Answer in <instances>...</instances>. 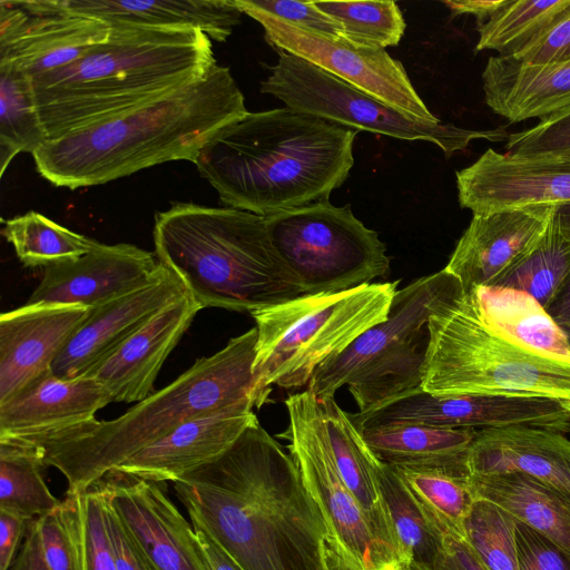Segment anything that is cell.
I'll return each instance as SVG.
<instances>
[{
    "label": "cell",
    "instance_id": "cell-52",
    "mask_svg": "<svg viewBox=\"0 0 570 570\" xmlns=\"http://www.w3.org/2000/svg\"><path fill=\"white\" fill-rule=\"evenodd\" d=\"M505 0H450L444 4L450 9L452 16L473 14L478 26L484 23L503 4Z\"/></svg>",
    "mask_w": 570,
    "mask_h": 570
},
{
    "label": "cell",
    "instance_id": "cell-5",
    "mask_svg": "<svg viewBox=\"0 0 570 570\" xmlns=\"http://www.w3.org/2000/svg\"><path fill=\"white\" fill-rule=\"evenodd\" d=\"M256 327L198 358L167 386L110 421H95L56 438L29 443L43 468L53 466L68 492H81L141 449L202 415L255 406L253 363ZM28 443V442H26Z\"/></svg>",
    "mask_w": 570,
    "mask_h": 570
},
{
    "label": "cell",
    "instance_id": "cell-36",
    "mask_svg": "<svg viewBox=\"0 0 570 570\" xmlns=\"http://www.w3.org/2000/svg\"><path fill=\"white\" fill-rule=\"evenodd\" d=\"M569 272L570 240L562 235L554 210L540 239L492 287L521 291L547 308Z\"/></svg>",
    "mask_w": 570,
    "mask_h": 570
},
{
    "label": "cell",
    "instance_id": "cell-8",
    "mask_svg": "<svg viewBox=\"0 0 570 570\" xmlns=\"http://www.w3.org/2000/svg\"><path fill=\"white\" fill-rule=\"evenodd\" d=\"M399 281L371 283L338 293L304 294L253 311L257 342L253 400L266 402L271 386L308 385L316 370L387 318Z\"/></svg>",
    "mask_w": 570,
    "mask_h": 570
},
{
    "label": "cell",
    "instance_id": "cell-40",
    "mask_svg": "<svg viewBox=\"0 0 570 570\" xmlns=\"http://www.w3.org/2000/svg\"><path fill=\"white\" fill-rule=\"evenodd\" d=\"M463 531L487 570H519L515 520L501 508L476 499L464 520Z\"/></svg>",
    "mask_w": 570,
    "mask_h": 570
},
{
    "label": "cell",
    "instance_id": "cell-13",
    "mask_svg": "<svg viewBox=\"0 0 570 570\" xmlns=\"http://www.w3.org/2000/svg\"><path fill=\"white\" fill-rule=\"evenodd\" d=\"M263 27L265 40L278 51L302 58L401 112L422 121H440L415 91L402 63L385 49L355 45L345 38L303 29L234 0Z\"/></svg>",
    "mask_w": 570,
    "mask_h": 570
},
{
    "label": "cell",
    "instance_id": "cell-21",
    "mask_svg": "<svg viewBox=\"0 0 570 570\" xmlns=\"http://www.w3.org/2000/svg\"><path fill=\"white\" fill-rule=\"evenodd\" d=\"M91 308L24 304L0 316V403L51 371L53 361Z\"/></svg>",
    "mask_w": 570,
    "mask_h": 570
},
{
    "label": "cell",
    "instance_id": "cell-57",
    "mask_svg": "<svg viewBox=\"0 0 570 570\" xmlns=\"http://www.w3.org/2000/svg\"><path fill=\"white\" fill-rule=\"evenodd\" d=\"M399 570H420V569H416L414 567H409V566H402Z\"/></svg>",
    "mask_w": 570,
    "mask_h": 570
},
{
    "label": "cell",
    "instance_id": "cell-10",
    "mask_svg": "<svg viewBox=\"0 0 570 570\" xmlns=\"http://www.w3.org/2000/svg\"><path fill=\"white\" fill-rule=\"evenodd\" d=\"M265 223L304 294L348 291L390 272L385 244L350 205L322 200L265 217Z\"/></svg>",
    "mask_w": 570,
    "mask_h": 570
},
{
    "label": "cell",
    "instance_id": "cell-14",
    "mask_svg": "<svg viewBox=\"0 0 570 570\" xmlns=\"http://www.w3.org/2000/svg\"><path fill=\"white\" fill-rule=\"evenodd\" d=\"M101 20L58 8L53 0L0 1V62L31 78L66 67L108 40Z\"/></svg>",
    "mask_w": 570,
    "mask_h": 570
},
{
    "label": "cell",
    "instance_id": "cell-46",
    "mask_svg": "<svg viewBox=\"0 0 570 570\" xmlns=\"http://www.w3.org/2000/svg\"><path fill=\"white\" fill-rule=\"evenodd\" d=\"M510 58L527 65L570 61V7L539 37Z\"/></svg>",
    "mask_w": 570,
    "mask_h": 570
},
{
    "label": "cell",
    "instance_id": "cell-39",
    "mask_svg": "<svg viewBox=\"0 0 570 570\" xmlns=\"http://www.w3.org/2000/svg\"><path fill=\"white\" fill-rule=\"evenodd\" d=\"M316 7L343 27L344 38L355 45L385 49L396 46L405 21L396 2L314 1Z\"/></svg>",
    "mask_w": 570,
    "mask_h": 570
},
{
    "label": "cell",
    "instance_id": "cell-32",
    "mask_svg": "<svg viewBox=\"0 0 570 570\" xmlns=\"http://www.w3.org/2000/svg\"><path fill=\"white\" fill-rule=\"evenodd\" d=\"M466 293H471L480 316L493 328L527 347L570 357L562 328L530 295L492 286H478Z\"/></svg>",
    "mask_w": 570,
    "mask_h": 570
},
{
    "label": "cell",
    "instance_id": "cell-45",
    "mask_svg": "<svg viewBox=\"0 0 570 570\" xmlns=\"http://www.w3.org/2000/svg\"><path fill=\"white\" fill-rule=\"evenodd\" d=\"M254 9L303 29L344 38L342 24L320 10L314 1L244 0Z\"/></svg>",
    "mask_w": 570,
    "mask_h": 570
},
{
    "label": "cell",
    "instance_id": "cell-12",
    "mask_svg": "<svg viewBox=\"0 0 570 570\" xmlns=\"http://www.w3.org/2000/svg\"><path fill=\"white\" fill-rule=\"evenodd\" d=\"M285 405L291 455L326 524L335 568L399 570L397 556L379 538L336 468L316 396L306 389L289 395Z\"/></svg>",
    "mask_w": 570,
    "mask_h": 570
},
{
    "label": "cell",
    "instance_id": "cell-41",
    "mask_svg": "<svg viewBox=\"0 0 570 570\" xmlns=\"http://www.w3.org/2000/svg\"><path fill=\"white\" fill-rule=\"evenodd\" d=\"M50 570H86L80 492H68L52 511L37 518Z\"/></svg>",
    "mask_w": 570,
    "mask_h": 570
},
{
    "label": "cell",
    "instance_id": "cell-20",
    "mask_svg": "<svg viewBox=\"0 0 570 570\" xmlns=\"http://www.w3.org/2000/svg\"><path fill=\"white\" fill-rule=\"evenodd\" d=\"M187 293L180 278L163 265L146 286L91 308L53 361L52 373L65 379L85 375L157 312Z\"/></svg>",
    "mask_w": 570,
    "mask_h": 570
},
{
    "label": "cell",
    "instance_id": "cell-25",
    "mask_svg": "<svg viewBox=\"0 0 570 570\" xmlns=\"http://www.w3.org/2000/svg\"><path fill=\"white\" fill-rule=\"evenodd\" d=\"M419 423L441 429H485L528 425L570 432V407L559 401L515 394L435 395L415 403Z\"/></svg>",
    "mask_w": 570,
    "mask_h": 570
},
{
    "label": "cell",
    "instance_id": "cell-29",
    "mask_svg": "<svg viewBox=\"0 0 570 570\" xmlns=\"http://www.w3.org/2000/svg\"><path fill=\"white\" fill-rule=\"evenodd\" d=\"M475 499L487 500L570 553V493L519 472L469 476Z\"/></svg>",
    "mask_w": 570,
    "mask_h": 570
},
{
    "label": "cell",
    "instance_id": "cell-54",
    "mask_svg": "<svg viewBox=\"0 0 570 570\" xmlns=\"http://www.w3.org/2000/svg\"><path fill=\"white\" fill-rule=\"evenodd\" d=\"M556 218L562 235L570 240V203L557 206Z\"/></svg>",
    "mask_w": 570,
    "mask_h": 570
},
{
    "label": "cell",
    "instance_id": "cell-26",
    "mask_svg": "<svg viewBox=\"0 0 570 570\" xmlns=\"http://www.w3.org/2000/svg\"><path fill=\"white\" fill-rule=\"evenodd\" d=\"M481 79L485 104L510 124L543 120L570 108V61L527 65L492 56Z\"/></svg>",
    "mask_w": 570,
    "mask_h": 570
},
{
    "label": "cell",
    "instance_id": "cell-56",
    "mask_svg": "<svg viewBox=\"0 0 570 570\" xmlns=\"http://www.w3.org/2000/svg\"><path fill=\"white\" fill-rule=\"evenodd\" d=\"M562 331L568 340L569 346H570V325L562 327Z\"/></svg>",
    "mask_w": 570,
    "mask_h": 570
},
{
    "label": "cell",
    "instance_id": "cell-4",
    "mask_svg": "<svg viewBox=\"0 0 570 570\" xmlns=\"http://www.w3.org/2000/svg\"><path fill=\"white\" fill-rule=\"evenodd\" d=\"M110 27L108 40L75 62L31 78L48 140L189 85L217 65L203 31Z\"/></svg>",
    "mask_w": 570,
    "mask_h": 570
},
{
    "label": "cell",
    "instance_id": "cell-33",
    "mask_svg": "<svg viewBox=\"0 0 570 570\" xmlns=\"http://www.w3.org/2000/svg\"><path fill=\"white\" fill-rule=\"evenodd\" d=\"M47 140L31 77L12 63L0 62L1 176L18 154H33Z\"/></svg>",
    "mask_w": 570,
    "mask_h": 570
},
{
    "label": "cell",
    "instance_id": "cell-19",
    "mask_svg": "<svg viewBox=\"0 0 570 570\" xmlns=\"http://www.w3.org/2000/svg\"><path fill=\"white\" fill-rule=\"evenodd\" d=\"M111 401L89 376L59 377L52 371L0 403V441L37 443L94 423Z\"/></svg>",
    "mask_w": 570,
    "mask_h": 570
},
{
    "label": "cell",
    "instance_id": "cell-43",
    "mask_svg": "<svg viewBox=\"0 0 570 570\" xmlns=\"http://www.w3.org/2000/svg\"><path fill=\"white\" fill-rule=\"evenodd\" d=\"M86 570H118L105 517V497L98 483L81 491Z\"/></svg>",
    "mask_w": 570,
    "mask_h": 570
},
{
    "label": "cell",
    "instance_id": "cell-6",
    "mask_svg": "<svg viewBox=\"0 0 570 570\" xmlns=\"http://www.w3.org/2000/svg\"><path fill=\"white\" fill-rule=\"evenodd\" d=\"M153 235L158 262L180 278L202 309L252 313L304 295L263 216L175 203L155 215Z\"/></svg>",
    "mask_w": 570,
    "mask_h": 570
},
{
    "label": "cell",
    "instance_id": "cell-23",
    "mask_svg": "<svg viewBox=\"0 0 570 570\" xmlns=\"http://www.w3.org/2000/svg\"><path fill=\"white\" fill-rule=\"evenodd\" d=\"M240 406L187 421L112 470L154 482H175L225 452L257 416Z\"/></svg>",
    "mask_w": 570,
    "mask_h": 570
},
{
    "label": "cell",
    "instance_id": "cell-44",
    "mask_svg": "<svg viewBox=\"0 0 570 570\" xmlns=\"http://www.w3.org/2000/svg\"><path fill=\"white\" fill-rule=\"evenodd\" d=\"M519 570H570V553L546 535L515 520Z\"/></svg>",
    "mask_w": 570,
    "mask_h": 570
},
{
    "label": "cell",
    "instance_id": "cell-11",
    "mask_svg": "<svg viewBox=\"0 0 570 570\" xmlns=\"http://www.w3.org/2000/svg\"><path fill=\"white\" fill-rule=\"evenodd\" d=\"M261 91L281 100L285 107L309 114L340 126L414 141L435 144L445 156L464 150L472 140H507L505 127L474 130L452 124L414 119L315 65L278 51Z\"/></svg>",
    "mask_w": 570,
    "mask_h": 570
},
{
    "label": "cell",
    "instance_id": "cell-22",
    "mask_svg": "<svg viewBox=\"0 0 570 570\" xmlns=\"http://www.w3.org/2000/svg\"><path fill=\"white\" fill-rule=\"evenodd\" d=\"M200 309L189 293L175 299L82 376L100 383L112 402L145 400L155 392L164 362Z\"/></svg>",
    "mask_w": 570,
    "mask_h": 570
},
{
    "label": "cell",
    "instance_id": "cell-30",
    "mask_svg": "<svg viewBox=\"0 0 570 570\" xmlns=\"http://www.w3.org/2000/svg\"><path fill=\"white\" fill-rule=\"evenodd\" d=\"M318 404L327 442L342 479L368 517L379 538L401 562L380 490L376 473L379 460L366 446L350 414L338 406L334 397L318 400Z\"/></svg>",
    "mask_w": 570,
    "mask_h": 570
},
{
    "label": "cell",
    "instance_id": "cell-7",
    "mask_svg": "<svg viewBox=\"0 0 570 570\" xmlns=\"http://www.w3.org/2000/svg\"><path fill=\"white\" fill-rule=\"evenodd\" d=\"M429 328L425 392L530 395L570 407V357L527 347L493 328L461 283L434 306Z\"/></svg>",
    "mask_w": 570,
    "mask_h": 570
},
{
    "label": "cell",
    "instance_id": "cell-17",
    "mask_svg": "<svg viewBox=\"0 0 570 570\" xmlns=\"http://www.w3.org/2000/svg\"><path fill=\"white\" fill-rule=\"evenodd\" d=\"M455 176L459 204L473 214L570 203V164L554 159H523L488 148Z\"/></svg>",
    "mask_w": 570,
    "mask_h": 570
},
{
    "label": "cell",
    "instance_id": "cell-15",
    "mask_svg": "<svg viewBox=\"0 0 570 570\" xmlns=\"http://www.w3.org/2000/svg\"><path fill=\"white\" fill-rule=\"evenodd\" d=\"M98 483L157 570H208L191 523L158 482L111 470Z\"/></svg>",
    "mask_w": 570,
    "mask_h": 570
},
{
    "label": "cell",
    "instance_id": "cell-42",
    "mask_svg": "<svg viewBox=\"0 0 570 570\" xmlns=\"http://www.w3.org/2000/svg\"><path fill=\"white\" fill-rule=\"evenodd\" d=\"M505 150L523 159L570 155V108L540 120L534 127L509 134Z\"/></svg>",
    "mask_w": 570,
    "mask_h": 570
},
{
    "label": "cell",
    "instance_id": "cell-24",
    "mask_svg": "<svg viewBox=\"0 0 570 570\" xmlns=\"http://www.w3.org/2000/svg\"><path fill=\"white\" fill-rule=\"evenodd\" d=\"M470 475L519 472L570 493V440L528 425L475 430L468 452Z\"/></svg>",
    "mask_w": 570,
    "mask_h": 570
},
{
    "label": "cell",
    "instance_id": "cell-58",
    "mask_svg": "<svg viewBox=\"0 0 570 570\" xmlns=\"http://www.w3.org/2000/svg\"><path fill=\"white\" fill-rule=\"evenodd\" d=\"M335 570H341V569H336V568H335Z\"/></svg>",
    "mask_w": 570,
    "mask_h": 570
},
{
    "label": "cell",
    "instance_id": "cell-47",
    "mask_svg": "<svg viewBox=\"0 0 570 570\" xmlns=\"http://www.w3.org/2000/svg\"><path fill=\"white\" fill-rule=\"evenodd\" d=\"M98 483V482H97ZM99 484V483H98ZM101 488V487H100ZM102 490V489H101ZM104 492V491H102ZM105 497V494H104ZM105 517L118 570H157L126 523L105 497Z\"/></svg>",
    "mask_w": 570,
    "mask_h": 570
},
{
    "label": "cell",
    "instance_id": "cell-9",
    "mask_svg": "<svg viewBox=\"0 0 570 570\" xmlns=\"http://www.w3.org/2000/svg\"><path fill=\"white\" fill-rule=\"evenodd\" d=\"M459 285L443 268L397 289L387 318L321 365L307 390L324 400L346 385L363 413L422 389L430 314Z\"/></svg>",
    "mask_w": 570,
    "mask_h": 570
},
{
    "label": "cell",
    "instance_id": "cell-48",
    "mask_svg": "<svg viewBox=\"0 0 570 570\" xmlns=\"http://www.w3.org/2000/svg\"><path fill=\"white\" fill-rule=\"evenodd\" d=\"M30 520L0 510V570H9Z\"/></svg>",
    "mask_w": 570,
    "mask_h": 570
},
{
    "label": "cell",
    "instance_id": "cell-35",
    "mask_svg": "<svg viewBox=\"0 0 570 570\" xmlns=\"http://www.w3.org/2000/svg\"><path fill=\"white\" fill-rule=\"evenodd\" d=\"M33 445L11 440L0 441V510L26 520L39 518L61 501L48 489Z\"/></svg>",
    "mask_w": 570,
    "mask_h": 570
},
{
    "label": "cell",
    "instance_id": "cell-1",
    "mask_svg": "<svg viewBox=\"0 0 570 570\" xmlns=\"http://www.w3.org/2000/svg\"><path fill=\"white\" fill-rule=\"evenodd\" d=\"M173 483L190 522L244 570H334L322 513L292 455L258 419L225 452Z\"/></svg>",
    "mask_w": 570,
    "mask_h": 570
},
{
    "label": "cell",
    "instance_id": "cell-37",
    "mask_svg": "<svg viewBox=\"0 0 570 570\" xmlns=\"http://www.w3.org/2000/svg\"><path fill=\"white\" fill-rule=\"evenodd\" d=\"M569 7L570 0H505L491 18L478 26L475 51L493 50L501 57H514Z\"/></svg>",
    "mask_w": 570,
    "mask_h": 570
},
{
    "label": "cell",
    "instance_id": "cell-34",
    "mask_svg": "<svg viewBox=\"0 0 570 570\" xmlns=\"http://www.w3.org/2000/svg\"><path fill=\"white\" fill-rule=\"evenodd\" d=\"M2 235L27 267L47 268L75 261L99 244L32 210L3 220Z\"/></svg>",
    "mask_w": 570,
    "mask_h": 570
},
{
    "label": "cell",
    "instance_id": "cell-55",
    "mask_svg": "<svg viewBox=\"0 0 570 570\" xmlns=\"http://www.w3.org/2000/svg\"><path fill=\"white\" fill-rule=\"evenodd\" d=\"M542 159H554L563 163L570 164V155L559 156V157H552V158H542Z\"/></svg>",
    "mask_w": 570,
    "mask_h": 570
},
{
    "label": "cell",
    "instance_id": "cell-31",
    "mask_svg": "<svg viewBox=\"0 0 570 570\" xmlns=\"http://www.w3.org/2000/svg\"><path fill=\"white\" fill-rule=\"evenodd\" d=\"M376 473L402 566L436 570L448 531L422 505L393 466L379 460Z\"/></svg>",
    "mask_w": 570,
    "mask_h": 570
},
{
    "label": "cell",
    "instance_id": "cell-38",
    "mask_svg": "<svg viewBox=\"0 0 570 570\" xmlns=\"http://www.w3.org/2000/svg\"><path fill=\"white\" fill-rule=\"evenodd\" d=\"M422 505L448 532L464 537L463 523L476 500L470 474L393 466Z\"/></svg>",
    "mask_w": 570,
    "mask_h": 570
},
{
    "label": "cell",
    "instance_id": "cell-27",
    "mask_svg": "<svg viewBox=\"0 0 570 570\" xmlns=\"http://www.w3.org/2000/svg\"><path fill=\"white\" fill-rule=\"evenodd\" d=\"M68 12L101 20L159 29H195L225 41L239 24L242 11L234 0H53Z\"/></svg>",
    "mask_w": 570,
    "mask_h": 570
},
{
    "label": "cell",
    "instance_id": "cell-2",
    "mask_svg": "<svg viewBox=\"0 0 570 570\" xmlns=\"http://www.w3.org/2000/svg\"><path fill=\"white\" fill-rule=\"evenodd\" d=\"M356 130L287 107L247 112L194 161L226 205L268 217L328 200L354 165Z\"/></svg>",
    "mask_w": 570,
    "mask_h": 570
},
{
    "label": "cell",
    "instance_id": "cell-53",
    "mask_svg": "<svg viewBox=\"0 0 570 570\" xmlns=\"http://www.w3.org/2000/svg\"><path fill=\"white\" fill-rule=\"evenodd\" d=\"M546 311L561 328L570 325V272Z\"/></svg>",
    "mask_w": 570,
    "mask_h": 570
},
{
    "label": "cell",
    "instance_id": "cell-16",
    "mask_svg": "<svg viewBox=\"0 0 570 570\" xmlns=\"http://www.w3.org/2000/svg\"><path fill=\"white\" fill-rule=\"evenodd\" d=\"M161 267L156 254L136 245L99 243L75 261L45 268L27 304L95 308L146 286Z\"/></svg>",
    "mask_w": 570,
    "mask_h": 570
},
{
    "label": "cell",
    "instance_id": "cell-51",
    "mask_svg": "<svg viewBox=\"0 0 570 570\" xmlns=\"http://www.w3.org/2000/svg\"><path fill=\"white\" fill-rule=\"evenodd\" d=\"M190 523L208 570H244L205 529Z\"/></svg>",
    "mask_w": 570,
    "mask_h": 570
},
{
    "label": "cell",
    "instance_id": "cell-28",
    "mask_svg": "<svg viewBox=\"0 0 570 570\" xmlns=\"http://www.w3.org/2000/svg\"><path fill=\"white\" fill-rule=\"evenodd\" d=\"M358 431L375 458L391 466L470 474L466 461L475 429H441L399 422Z\"/></svg>",
    "mask_w": 570,
    "mask_h": 570
},
{
    "label": "cell",
    "instance_id": "cell-3",
    "mask_svg": "<svg viewBox=\"0 0 570 570\" xmlns=\"http://www.w3.org/2000/svg\"><path fill=\"white\" fill-rule=\"evenodd\" d=\"M228 67L67 136L33 154L38 173L57 187L101 185L148 167L194 163L227 124L247 114Z\"/></svg>",
    "mask_w": 570,
    "mask_h": 570
},
{
    "label": "cell",
    "instance_id": "cell-49",
    "mask_svg": "<svg viewBox=\"0 0 570 570\" xmlns=\"http://www.w3.org/2000/svg\"><path fill=\"white\" fill-rule=\"evenodd\" d=\"M436 570H487L464 537L448 532Z\"/></svg>",
    "mask_w": 570,
    "mask_h": 570
},
{
    "label": "cell",
    "instance_id": "cell-50",
    "mask_svg": "<svg viewBox=\"0 0 570 570\" xmlns=\"http://www.w3.org/2000/svg\"><path fill=\"white\" fill-rule=\"evenodd\" d=\"M11 570H50L43 554L37 518L29 522L21 548L11 566Z\"/></svg>",
    "mask_w": 570,
    "mask_h": 570
},
{
    "label": "cell",
    "instance_id": "cell-18",
    "mask_svg": "<svg viewBox=\"0 0 570 570\" xmlns=\"http://www.w3.org/2000/svg\"><path fill=\"white\" fill-rule=\"evenodd\" d=\"M557 206L529 205L473 214L444 267L464 292L494 286L543 235Z\"/></svg>",
    "mask_w": 570,
    "mask_h": 570
}]
</instances>
